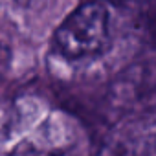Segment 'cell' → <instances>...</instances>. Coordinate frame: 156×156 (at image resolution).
<instances>
[{
	"label": "cell",
	"instance_id": "3957f363",
	"mask_svg": "<svg viewBox=\"0 0 156 156\" xmlns=\"http://www.w3.org/2000/svg\"><path fill=\"white\" fill-rule=\"evenodd\" d=\"M17 4H20V6H30V4H33L35 0H15Z\"/></svg>",
	"mask_w": 156,
	"mask_h": 156
},
{
	"label": "cell",
	"instance_id": "7a4b0ae2",
	"mask_svg": "<svg viewBox=\"0 0 156 156\" xmlns=\"http://www.w3.org/2000/svg\"><path fill=\"white\" fill-rule=\"evenodd\" d=\"M9 61H11V50L8 44H4L0 41V79L4 77V73L9 68Z\"/></svg>",
	"mask_w": 156,
	"mask_h": 156
},
{
	"label": "cell",
	"instance_id": "6da1fadb",
	"mask_svg": "<svg viewBox=\"0 0 156 156\" xmlns=\"http://www.w3.org/2000/svg\"><path fill=\"white\" fill-rule=\"evenodd\" d=\"M110 44V13L101 0L81 4L62 20L53 35V50L68 61L99 57Z\"/></svg>",
	"mask_w": 156,
	"mask_h": 156
}]
</instances>
